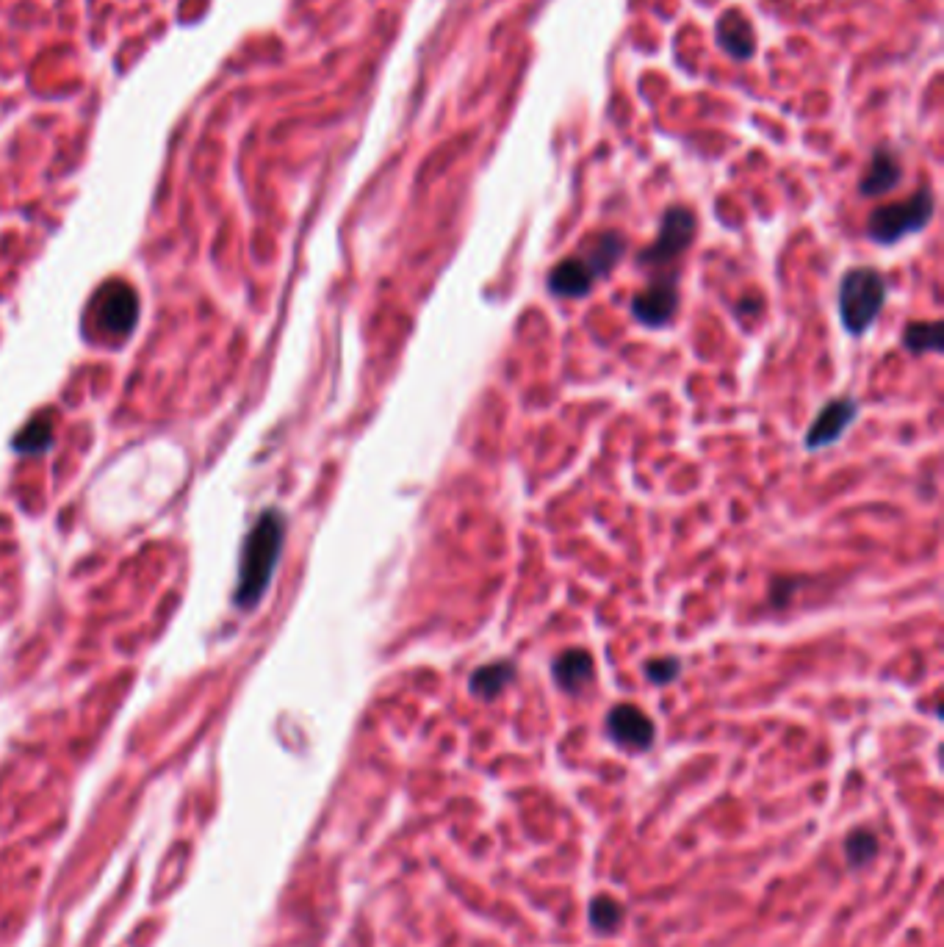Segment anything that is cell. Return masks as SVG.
Segmentation results:
<instances>
[{"mask_svg":"<svg viewBox=\"0 0 944 947\" xmlns=\"http://www.w3.org/2000/svg\"><path fill=\"white\" fill-rule=\"evenodd\" d=\"M623 252H626V239H623L618 230H604V233H596V236H590V239L582 244V250H579V258L585 261L596 277H607L618 266V261L623 258Z\"/></svg>","mask_w":944,"mask_h":947,"instance_id":"11","label":"cell"},{"mask_svg":"<svg viewBox=\"0 0 944 947\" xmlns=\"http://www.w3.org/2000/svg\"><path fill=\"white\" fill-rule=\"evenodd\" d=\"M933 216V194L931 189H920V192H914L909 200H903V203H892V205H881V208H875L873 214H870V222H867V233H870V239L878 241V244H895L903 236H909V233H917L922 230L928 222H931Z\"/></svg>","mask_w":944,"mask_h":947,"instance_id":"3","label":"cell"},{"mask_svg":"<svg viewBox=\"0 0 944 947\" xmlns=\"http://www.w3.org/2000/svg\"><path fill=\"white\" fill-rule=\"evenodd\" d=\"M886 305V277L873 266L848 269L839 283V319L850 336H864Z\"/></svg>","mask_w":944,"mask_h":947,"instance_id":"2","label":"cell"},{"mask_svg":"<svg viewBox=\"0 0 944 947\" xmlns=\"http://www.w3.org/2000/svg\"><path fill=\"white\" fill-rule=\"evenodd\" d=\"M695 236V214L684 205H673L662 216V225H659L657 239L648 244L646 250L637 255V264L648 266V269H659V266H668L670 261H676Z\"/></svg>","mask_w":944,"mask_h":947,"instance_id":"4","label":"cell"},{"mask_svg":"<svg viewBox=\"0 0 944 947\" xmlns=\"http://www.w3.org/2000/svg\"><path fill=\"white\" fill-rule=\"evenodd\" d=\"M515 673H518V668H515L513 660H496L488 662V665H479L477 671L471 673V679H468V690H471V696L482 698V701H493L515 682Z\"/></svg>","mask_w":944,"mask_h":947,"instance_id":"13","label":"cell"},{"mask_svg":"<svg viewBox=\"0 0 944 947\" xmlns=\"http://www.w3.org/2000/svg\"><path fill=\"white\" fill-rule=\"evenodd\" d=\"M50 444H53V424H50L48 413H39L36 419L28 421L20 435L14 438V449L28 452V455H36V452L48 449Z\"/></svg>","mask_w":944,"mask_h":947,"instance_id":"15","label":"cell"},{"mask_svg":"<svg viewBox=\"0 0 944 947\" xmlns=\"http://www.w3.org/2000/svg\"><path fill=\"white\" fill-rule=\"evenodd\" d=\"M607 734L615 745L626 751H648L654 745V723L643 709L634 704H618L607 712Z\"/></svg>","mask_w":944,"mask_h":947,"instance_id":"7","label":"cell"},{"mask_svg":"<svg viewBox=\"0 0 944 947\" xmlns=\"http://www.w3.org/2000/svg\"><path fill=\"white\" fill-rule=\"evenodd\" d=\"M679 311L676 275H659L632 300V316L646 327H665Z\"/></svg>","mask_w":944,"mask_h":947,"instance_id":"6","label":"cell"},{"mask_svg":"<svg viewBox=\"0 0 944 947\" xmlns=\"http://www.w3.org/2000/svg\"><path fill=\"white\" fill-rule=\"evenodd\" d=\"M897 180H900V164H897V158L892 153H875L873 164L867 169V175L861 180V194L864 197H878V194L892 192L897 186Z\"/></svg>","mask_w":944,"mask_h":947,"instance_id":"14","label":"cell"},{"mask_svg":"<svg viewBox=\"0 0 944 947\" xmlns=\"http://www.w3.org/2000/svg\"><path fill=\"white\" fill-rule=\"evenodd\" d=\"M593 671H596V662H593V657L587 654L585 648H568L551 665L554 682L568 696H579L587 687V682L593 679Z\"/></svg>","mask_w":944,"mask_h":947,"instance_id":"10","label":"cell"},{"mask_svg":"<svg viewBox=\"0 0 944 947\" xmlns=\"http://www.w3.org/2000/svg\"><path fill=\"white\" fill-rule=\"evenodd\" d=\"M623 920V906L618 900L607 898V895H598L593 903H590V923L596 931L601 934H607V931H615Z\"/></svg>","mask_w":944,"mask_h":947,"instance_id":"18","label":"cell"},{"mask_svg":"<svg viewBox=\"0 0 944 947\" xmlns=\"http://www.w3.org/2000/svg\"><path fill=\"white\" fill-rule=\"evenodd\" d=\"M717 42L723 45V50L729 53L731 59H751L753 48H756V39H753V28L751 23H748V17H742L737 9L723 14V17L717 20Z\"/></svg>","mask_w":944,"mask_h":947,"instance_id":"12","label":"cell"},{"mask_svg":"<svg viewBox=\"0 0 944 947\" xmlns=\"http://www.w3.org/2000/svg\"><path fill=\"white\" fill-rule=\"evenodd\" d=\"M856 416H859V402L850 399V396L825 402V408L817 413V419L812 421V427L806 432L803 446H806L809 452H820L825 446L837 444L839 438L845 435V430L850 427V421L856 419Z\"/></svg>","mask_w":944,"mask_h":947,"instance_id":"8","label":"cell"},{"mask_svg":"<svg viewBox=\"0 0 944 947\" xmlns=\"http://www.w3.org/2000/svg\"><path fill=\"white\" fill-rule=\"evenodd\" d=\"M283 538H286V521L277 510H266L250 529L241 549L239 582H236L239 585L236 604L241 610H252L263 599L283 552Z\"/></svg>","mask_w":944,"mask_h":947,"instance_id":"1","label":"cell"},{"mask_svg":"<svg viewBox=\"0 0 944 947\" xmlns=\"http://www.w3.org/2000/svg\"><path fill=\"white\" fill-rule=\"evenodd\" d=\"M875 853H878V837H875L870 828H859L853 831L848 840H845V856L853 867L873 862Z\"/></svg>","mask_w":944,"mask_h":947,"instance_id":"17","label":"cell"},{"mask_svg":"<svg viewBox=\"0 0 944 947\" xmlns=\"http://www.w3.org/2000/svg\"><path fill=\"white\" fill-rule=\"evenodd\" d=\"M679 671H682V662L676 657H657V660L646 662V679L651 684H659V687L673 682Z\"/></svg>","mask_w":944,"mask_h":947,"instance_id":"19","label":"cell"},{"mask_svg":"<svg viewBox=\"0 0 944 947\" xmlns=\"http://www.w3.org/2000/svg\"><path fill=\"white\" fill-rule=\"evenodd\" d=\"M139 302L125 283H108L95 297V324L106 336L125 338L136 324Z\"/></svg>","mask_w":944,"mask_h":947,"instance_id":"5","label":"cell"},{"mask_svg":"<svg viewBox=\"0 0 944 947\" xmlns=\"http://www.w3.org/2000/svg\"><path fill=\"white\" fill-rule=\"evenodd\" d=\"M596 280V272L579 255H571V258H562L560 264L551 269L549 291L554 297L582 300V297H587L593 291Z\"/></svg>","mask_w":944,"mask_h":947,"instance_id":"9","label":"cell"},{"mask_svg":"<svg viewBox=\"0 0 944 947\" xmlns=\"http://www.w3.org/2000/svg\"><path fill=\"white\" fill-rule=\"evenodd\" d=\"M903 344L914 355L922 352H939L942 349V324L939 322H914L903 333Z\"/></svg>","mask_w":944,"mask_h":947,"instance_id":"16","label":"cell"}]
</instances>
